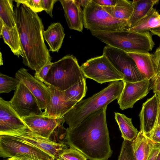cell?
Wrapping results in <instances>:
<instances>
[{"label":"cell","mask_w":160,"mask_h":160,"mask_svg":"<svg viewBox=\"0 0 160 160\" xmlns=\"http://www.w3.org/2000/svg\"><path fill=\"white\" fill-rule=\"evenodd\" d=\"M159 100L156 94L143 103L139 114L140 131L149 138L158 119Z\"/></svg>","instance_id":"2e32d148"},{"label":"cell","mask_w":160,"mask_h":160,"mask_svg":"<svg viewBox=\"0 0 160 160\" xmlns=\"http://www.w3.org/2000/svg\"><path fill=\"white\" fill-rule=\"evenodd\" d=\"M98 5L102 7L114 6L118 0H92Z\"/></svg>","instance_id":"74e56055"},{"label":"cell","mask_w":160,"mask_h":160,"mask_svg":"<svg viewBox=\"0 0 160 160\" xmlns=\"http://www.w3.org/2000/svg\"><path fill=\"white\" fill-rule=\"evenodd\" d=\"M86 78L63 91L65 97L68 100L76 101L78 102L85 97L87 91Z\"/></svg>","instance_id":"83f0119b"},{"label":"cell","mask_w":160,"mask_h":160,"mask_svg":"<svg viewBox=\"0 0 160 160\" xmlns=\"http://www.w3.org/2000/svg\"><path fill=\"white\" fill-rule=\"evenodd\" d=\"M124 82L123 90L117 100L122 110L132 108L134 104L146 96L150 90V80L144 79L134 82Z\"/></svg>","instance_id":"4fadbf2b"},{"label":"cell","mask_w":160,"mask_h":160,"mask_svg":"<svg viewBox=\"0 0 160 160\" xmlns=\"http://www.w3.org/2000/svg\"><path fill=\"white\" fill-rule=\"evenodd\" d=\"M15 76L33 95L40 108L45 110L51 98V92L49 87L31 75L27 69L23 68H20L17 71Z\"/></svg>","instance_id":"7c38bea8"},{"label":"cell","mask_w":160,"mask_h":160,"mask_svg":"<svg viewBox=\"0 0 160 160\" xmlns=\"http://www.w3.org/2000/svg\"><path fill=\"white\" fill-rule=\"evenodd\" d=\"M21 155H32L43 160L53 158L30 144L15 136L8 134L0 135V155L3 158H12Z\"/></svg>","instance_id":"9c48e42d"},{"label":"cell","mask_w":160,"mask_h":160,"mask_svg":"<svg viewBox=\"0 0 160 160\" xmlns=\"http://www.w3.org/2000/svg\"><path fill=\"white\" fill-rule=\"evenodd\" d=\"M16 5L23 4L36 12L43 10L42 6V0H17L14 1Z\"/></svg>","instance_id":"1f68e13d"},{"label":"cell","mask_w":160,"mask_h":160,"mask_svg":"<svg viewBox=\"0 0 160 160\" xmlns=\"http://www.w3.org/2000/svg\"><path fill=\"white\" fill-rule=\"evenodd\" d=\"M102 7L112 17L128 24V26L133 9L132 1L118 0L114 6Z\"/></svg>","instance_id":"44dd1931"},{"label":"cell","mask_w":160,"mask_h":160,"mask_svg":"<svg viewBox=\"0 0 160 160\" xmlns=\"http://www.w3.org/2000/svg\"><path fill=\"white\" fill-rule=\"evenodd\" d=\"M76 1L79 6H82L84 8L88 4L90 0H79Z\"/></svg>","instance_id":"b9f144b4"},{"label":"cell","mask_w":160,"mask_h":160,"mask_svg":"<svg viewBox=\"0 0 160 160\" xmlns=\"http://www.w3.org/2000/svg\"><path fill=\"white\" fill-rule=\"evenodd\" d=\"M14 11L23 52L22 63L38 73L52 59L44 41L42 20L37 13L23 4L16 5Z\"/></svg>","instance_id":"7a4b0ae2"},{"label":"cell","mask_w":160,"mask_h":160,"mask_svg":"<svg viewBox=\"0 0 160 160\" xmlns=\"http://www.w3.org/2000/svg\"><path fill=\"white\" fill-rule=\"evenodd\" d=\"M157 122L160 125V102L159 101Z\"/></svg>","instance_id":"7bdbcfd3"},{"label":"cell","mask_w":160,"mask_h":160,"mask_svg":"<svg viewBox=\"0 0 160 160\" xmlns=\"http://www.w3.org/2000/svg\"><path fill=\"white\" fill-rule=\"evenodd\" d=\"M156 160H160V150L158 154Z\"/></svg>","instance_id":"bcb514c9"},{"label":"cell","mask_w":160,"mask_h":160,"mask_svg":"<svg viewBox=\"0 0 160 160\" xmlns=\"http://www.w3.org/2000/svg\"><path fill=\"white\" fill-rule=\"evenodd\" d=\"M58 1L56 0H42V6L45 11L51 18H52V11L54 4Z\"/></svg>","instance_id":"836d02e7"},{"label":"cell","mask_w":160,"mask_h":160,"mask_svg":"<svg viewBox=\"0 0 160 160\" xmlns=\"http://www.w3.org/2000/svg\"><path fill=\"white\" fill-rule=\"evenodd\" d=\"M48 86L51 92V98L49 104L43 112V116L55 119L61 118L78 102L68 100L63 91Z\"/></svg>","instance_id":"9a60e30c"},{"label":"cell","mask_w":160,"mask_h":160,"mask_svg":"<svg viewBox=\"0 0 160 160\" xmlns=\"http://www.w3.org/2000/svg\"><path fill=\"white\" fill-rule=\"evenodd\" d=\"M149 138L155 143L160 144V125L157 121Z\"/></svg>","instance_id":"d590c367"},{"label":"cell","mask_w":160,"mask_h":160,"mask_svg":"<svg viewBox=\"0 0 160 160\" xmlns=\"http://www.w3.org/2000/svg\"><path fill=\"white\" fill-rule=\"evenodd\" d=\"M63 8L69 28L82 32L83 28V10L76 0H59Z\"/></svg>","instance_id":"ac0fdd59"},{"label":"cell","mask_w":160,"mask_h":160,"mask_svg":"<svg viewBox=\"0 0 160 160\" xmlns=\"http://www.w3.org/2000/svg\"><path fill=\"white\" fill-rule=\"evenodd\" d=\"M80 67L86 78L100 84L123 80L124 78V75L103 54L87 60Z\"/></svg>","instance_id":"52a82bcc"},{"label":"cell","mask_w":160,"mask_h":160,"mask_svg":"<svg viewBox=\"0 0 160 160\" xmlns=\"http://www.w3.org/2000/svg\"><path fill=\"white\" fill-rule=\"evenodd\" d=\"M55 159H54L53 158H52L50 159H48V160H55Z\"/></svg>","instance_id":"f907efd6"},{"label":"cell","mask_w":160,"mask_h":160,"mask_svg":"<svg viewBox=\"0 0 160 160\" xmlns=\"http://www.w3.org/2000/svg\"><path fill=\"white\" fill-rule=\"evenodd\" d=\"M132 142L136 160H148L150 153L155 143L140 131Z\"/></svg>","instance_id":"7402d4cb"},{"label":"cell","mask_w":160,"mask_h":160,"mask_svg":"<svg viewBox=\"0 0 160 160\" xmlns=\"http://www.w3.org/2000/svg\"><path fill=\"white\" fill-rule=\"evenodd\" d=\"M157 95L158 100L159 102H160V92L156 93Z\"/></svg>","instance_id":"7dc6e473"},{"label":"cell","mask_w":160,"mask_h":160,"mask_svg":"<svg viewBox=\"0 0 160 160\" xmlns=\"http://www.w3.org/2000/svg\"><path fill=\"white\" fill-rule=\"evenodd\" d=\"M4 24L3 21L0 19V33L1 32Z\"/></svg>","instance_id":"ee69618b"},{"label":"cell","mask_w":160,"mask_h":160,"mask_svg":"<svg viewBox=\"0 0 160 160\" xmlns=\"http://www.w3.org/2000/svg\"><path fill=\"white\" fill-rule=\"evenodd\" d=\"M103 52V54L124 75V81L134 82L144 79L135 62L126 52L107 45L104 47Z\"/></svg>","instance_id":"ba28073f"},{"label":"cell","mask_w":160,"mask_h":160,"mask_svg":"<svg viewBox=\"0 0 160 160\" xmlns=\"http://www.w3.org/2000/svg\"><path fill=\"white\" fill-rule=\"evenodd\" d=\"M152 55L156 72V77L160 75V44Z\"/></svg>","instance_id":"e575fe53"},{"label":"cell","mask_w":160,"mask_h":160,"mask_svg":"<svg viewBox=\"0 0 160 160\" xmlns=\"http://www.w3.org/2000/svg\"><path fill=\"white\" fill-rule=\"evenodd\" d=\"M158 0H134L133 12L128 22V28L134 26L150 12Z\"/></svg>","instance_id":"cb8c5ba5"},{"label":"cell","mask_w":160,"mask_h":160,"mask_svg":"<svg viewBox=\"0 0 160 160\" xmlns=\"http://www.w3.org/2000/svg\"><path fill=\"white\" fill-rule=\"evenodd\" d=\"M3 134L13 136L40 149L54 159L58 157L63 150L68 148L66 144L57 142L50 139L42 137L32 131L27 126Z\"/></svg>","instance_id":"30bf717a"},{"label":"cell","mask_w":160,"mask_h":160,"mask_svg":"<svg viewBox=\"0 0 160 160\" xmlns=\"http://www.w3.org/2000/svg\"><path fill=\"white\" fill-rule=\"evenodd\" d=\"M53 62H51L44 66L38 73H35L34 77L39 80L43 82Z\"/></svg>","instance_id":"d6a6232c"},{"label":"cell","mask_w":160,"mask_h":160,"mask_svg":"<svg viewBox=\"0 0 160 160\" xmlns=\"http://www.w3.org/2000/svg\"><path fill=\"white\" fill-rule=\"evenodd\" d=\"M85 78L76 58L67 55L53 62L43 83L64 91Z\"/></svg>","instance_id":"5b68a950"},{"label":"cell","mask_w":160,"mask_h":160,"mask_svg":"<svg viewBox=\"0 0 160 160\" xmlns=\"http://www.w3.org/2000/svg\"><path fill=\"white\" fill-rule=\"evenodd\" d=\"M160 25V14L153 8L148 14L134 26L128 29L139 32H149L150 30Z\"/></svg>","instance_id":"484cf974"},{"label":"cell","mask_w":160,"mask_h":160,"mask_svg":"<svg viewBox=\"0 0 160 160\" xmlns=\"http://www.w3.org/2000/svg\"><path fill=\"white\" fill-rule=\"evenodd\" d=\"M92 34L107 45L125 52H148L155 45L149 32H139L128 28L111 32L91 31Z\"/></svg>","instance_id":"277c9868"},{"label":"cell","mask_w":160,"mask_h":160,"mask_svg":"<svg viewBox=\"0 0 160 160\" xmlns=\"http://www.w3.org/2000/svg\"><path fill=\"white\" fill-rule=\"evenodd\" d=\"M150 89L155 93L160 92V75L150 80Z\"/></svg>","instance_id":"8d00e7d4"},{"label":"cell","mask_w":160,"mask_h":160,"mask_svg":"<svg viewBox=\"0 0 160 160\" xmlns=\"http://www.w3.org/2000/svg\"><path fill=\"white\" fill-rule=\"evenodd\" d=\"M107 108L92 114L76 127L66 128L65 144L78 150L89 160H108L112 156Z\"/></svg>","instance_id":"6da1fadb"},{"label":"cell","mask_w":160,"mask_h":160,"mask_svg":"<svg viewBox=\"0 0 160 160\" xmlns=\"http://www.w3.org/2000/svg\"><path fill=\"white\" fill-rule=\"evenodd\" d=\"M160 150V144L155 143L149 155L148 160H156Z\"/></svg>","instance_id":"f35d334b"},{"label":"cell","mask_w":160,"mask_h":160,"mask_svg":"<svg viewBox=\"0 0 160 160\" xmlns=\"http://www.w3.org/2000/svg\"><path fill=\"white\" fill-rule=\"evenodd\" d=\"M23 119L11 107L9 101L0 98V135L27 127Z\"/></svg>","instance_id":"e0dca14e"},{"label":"cell","mask_w":160,"mask_h":160,"mask_svg":"<svg viewBox=\"0 0 160 160\" xmlns=\"http://www.w3.org/2000/svg\"><path fill=\"white\" fill-rule=\"evenodd\" d=\"M44 38L49 47V51L57 52L61 48L65 37L64 28L59 22L52 23L43 32Z\"/></svg>","instance_id":"ffe728a7"},{"label":"cell","mask_w":160,"mask_h":160,"mask_svg":"<svg viewBox=\"0 0 160 160\" xmlns=\"http://www.w3.org/2000/svg\"><path fill=\"white\" fill-rule=\"evenodd\" d=\"M83 13L84 26L90 31L111 32L128 28V24L112 17L92 0L83 8Z\"/></svg>","instance_id":"8992f818"},{"label":"cell","mask_w":160,"mask_h":160,"mask_svg":"<svg viewBox=\"0 0 160 160\" xmlns=\"http://www.w3.org/2000/svg\"><path fill=\"white\" fill-rule=\"evenodd\" d=\"M0 19L9 28L16 25L12 0H0Z\"/></svg>","instance_id":"4316f807"},{"label":"cell","mask_w":160,"mask_h":160,"mask_svg":"<svg viewBox=\"0 0 160 160\" xmlns=\"http://www.w3.org/2000/svg\"><path fill=\"white\" fill-rule=\"evenodd\" d=\"M150 31L152 34L160 37V25L151 29Z\"/></svg>","instance_id":"60d3db41"},{"label":"cell","mask_w":160,"mask_h":160,"mask_svg":"<svg viewBox=\"0 0 160 160\" xmlns=\"http://www.w3.org/2000/svg\"><path fill=\"white\" fill-rule=\"evenodd\" d=\"M7 160H16L15 159H14L13 158H9Z\"/></svg>","instance_id":"681fc988"},{"label":"cell","mask_w":160,"mask_h":160,"mask_svg":"<svg viewBox=\"0 0 160 160\" xmlns=\"http://www.w3.org/2000/svg\"><path fill=\"white\" fill-rule=\"evenodd\" d=\"M56 159V160H65L58 156Z\"/></svg>","instance_id":"c3c4849f"},{"label":"cell","mask_w":160,"mask_h":160,"mask_svg":"<svg viewBox=\"0 0 160 160\" xmlns=\"http://www.w3.org/2000/svg\"><path fill=\"white\" fill-rule=\"evenodd\" d=\"M22 119L32 131L42 137L49 139L58 132L65 122L63 117L55 119L43 115H32Z\"/></svg>","instance_id":"5bb4252c"},{"label":"cell","mask_w":160,"mask_h":160,"mask_svg":"<svg viewBox=\"0 0 160 160\" xmlns=\"http://www.w3.org/2000/svg\"><path fill=\"white\" fill-rule=\"evenodd\" d=\"M16 160H41L35 156L29 155H21L13 157Z\"/></svg>","instance_id":"ab89813d"},{"label":"cell","mask_w":160,"mask_h":160,"mask_svg":"<svg viewBox=\"0 0 160 160\" xmlns=\"http://www.w3.org/2000/svg\"><path fill=\"white\" fill-rule=\"evenodd\" d=\"M3 64L1 52H0V65H3Z\"/></svg>","instance_id":"f6af8a7d"},{"label":"cell","mask_w":160,"mask_h":160,"mask_svg":"<svg viewBox=\"0 0 160 160\" xmlns=\"http://www.w3.org/2000/svg\"><path fill=\"white\" fill-rule=\"evenodd\" d=\"M124 85L123 80L112 82L99 92L77 103L63 117L68 128L76 127L92 114L118 100Z\"/></svg>","instance_id":"3957f363"},{"label":"cell","mask_w":160,"mask_h":160,"mask_svg":"<svg viewBox=\"0 0 160 160\" xmlns=\"http://www.w3.org/2000/svg\"><path fill=\"white\" fill-rule=\"evenodd\" d=\"M20 82L15 78L0 73V93H8L15 90Z\"/></svg>","instance_id":"f1b7e54d"},{"label":"cell","mask_w":160,"mask_h":160,"mask_svg":"<svg viewBox=\"0 0 160 160\" xmlns=\"http://www.w3.org/2000/svg\"><path fill=\"white\" fill-rule=\"evenodd\" d=\"M0 36H2L5 43L9 46L14 54L18 57H23L21 42L16 25L9 28L4 24Z\"/></svg>","instance_id":"603a6c76"},{"label":"cell","mask_w":160,"mask_h":160,"mask_svg":"<svg viewBox=\"0 0 160 160\" xmlns=\"http://www.w3.org/2000/svg\"><path fill=\"white\" fill-rule=\"evenodd\" d=\"M9 102L12 108L22 119L32 115H43V112L39 108L35 97L20 82Z\"/></svg>","instance_id":"8fae6325"},{"label":"cell","mask_w":160,"mask_h":160,"mask_svg":"<svg viewBox=\"0 0 160 160\" xmlns=\"http://www.w3.org/2000/svg\"><path fill=\"white\" fill-rule=\"evenodd\" d=\"M118 160H136L133 152L132 141L123 140Z\"/></svg>","instance_id":"f546056e"},{"label":"cell","mask_w":160,"mask_h":160,"mask_svg":"<svg viewBox=\"0 0 160 160\" xmlns=\"http://www.w3.org/2000/svg\"><path fill=\"white\" fill-rule=\"evenodd\" d=\"M115 118L121 133L124 140L132 141L137 137L139 132L132 122V118L124 114L115 112Z\"/></svg>","instance_id":"d4e9b609"},{"label":"cell","mask_w":160,"mask_h":160,"mask_svg":"<svg viewBox=\"0 0 160 160\" xmlns=\"http://www.w3.org/2000/svg\"><path fill=\"white\" fill-rule=\"evenodd\" d=\"M126 52L135 62L144 79L151 80L155 76L156 72L152 54L149 52Z\"/></svg>","instance_id":"d6986e66"},{"label":"cell","mask_w":160,"mask_h":160,"mask_svg":"<svg viewBox=\"0 0 160 160\" xmlns=\"http://www.w3.org/2000/svg\"><path fill=\"white\" fill-rule=\"evenodd\" d=\"M58 156L65 160H87L86 157L75 149L70 147L63 150Z\"/></svg>","instance_id":"4dcf8cb0"}]
</instances>
